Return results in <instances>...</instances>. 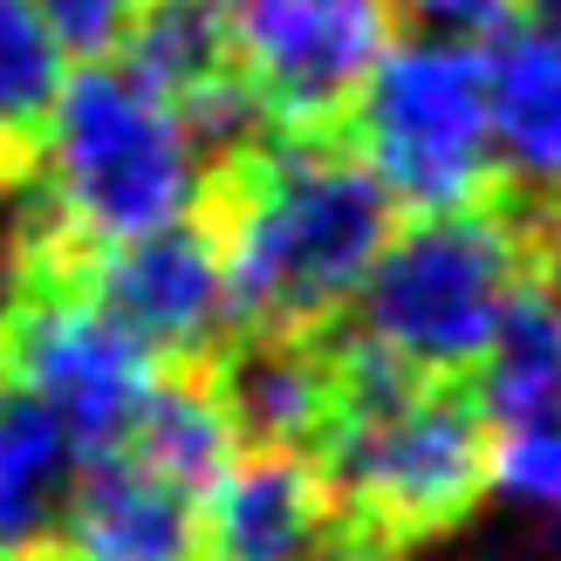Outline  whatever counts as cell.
I'll return each instance as SVG.
<instances>
[{
  "label": "cell",
  "mask_w": 561,
  "mask_h": 561,
  "mask_svg": "<svg viewBox=\"0 0 561 561\" xmlns=\"http://www.w3.org/2000/svg\"><path fill=\"white\" fill-rule=\"evenodd\" d=\"M535 27H548V35L561 42V0H535Z\"/></svg>",
  "instance_id": "44dd1931"
},
{
  "label": "cell",
  "mask_w": 561,
  "mask_h": 561,
  "mask_svg": "<svg viewBox=\"0 0 561 561\" xmlns=\"http://www.w3.org/2000/svg\"><path fill=\"white\" fill-rule=\"evenodd\" d=\"M356 124V158L390 206L459 213L493 179L486 145V62L480 48L404 35L383 42L370 76L343 103Z\"/></svg>",
  "instance_id": "277c9868"
},
{
  "label": "cell",
  "mask_w": 561,
  "mask_h": 561,
  "mask_svg": "<svg viewBox=\"0 0 561 561\" xmlns=\"http://www.w3.org/2000/svg\"><path fill=\"white\" fill-rule=\"evenodd\" d=\"M554 514H561V507H554Z\"/></svg>",
  "instance_id": "cb8c5ba5"
},
{
  "label": "cell",
  "mask_w": 561,
  "mask_h": 561,
  "mask_svg": "<svg viewBox=\"0 0 561 561\" xmlns=\"http://www.w3.org/2000/svg\"><path fill=\"white\" fill-rule=\"evenodd\" d=\"M0 370H14L21 398H35L62 425L76 459H110L124 453L158 356L124 335L82 288H48L14 301L8 335H0Z\"/></svg>",
  "instance_id": "8992f818"
},
{
  "label": "cell",
  "mask_w": 561,
  "mask_h": 561,
  "mask_svg": "<svg viewBox=\"0 0 561 561\" xmlns=\"http://www.w3.org/2000/svg\"><path fill=\"white\" fill-rule=\"evenodd\" d=\"M480 561H541V554H520V548H500V554H480Z\"/></svg>",
  "instance_id": "7402d4cb"
},
{
  "label": "cell",
  "mask_w": 561,
  "mask_h": 561,
  "mask_svg": "<svg viewBox=\"0 0 561 561\" xmlns=\"http://www.w3.org/2000/svg\"><path fill=\"white\" fill-rule=\"evenodd\" d=\"M42 172L82 247L164 233L206 199V151L192 145L179 103L103 55L69 69L55 90L42 117Z\"/></svg>",
  "instance_id": "7a4b0ae2"
},
{
  "label": "cell",
  "mask_w": 561,
  "mask_h": 561,
  "mask_svg": "<svg viewBox=\"0 0 561 561\" xmlns=\"http://www.w3.org/2000/svg\"><path fill=\"white\" fill-rule=\"evenodd\" d=\"M35 8L55 27V42L90 62V55H110L124 42V27H130V14L145 8V0H35Z\"/></svg>",
  "instance_id": "ffe728a7"
},
{
  "label": "cell",
  "mask_w": 561,
  "mask_h": 561,
  "mask_svg": "<svg viewBox=\"0 0 561 561\" xmlns=\"http://www.w3.org/2000/svg\"><path fill=\"white\" fill-rule=\"evenodd\" d=\"M486 486L500 500L520 507H561V417L541 425H507L500 438H486Z\"/></svg>",
  "instance_id": "ac0fdd59"
},
{
  "label": "cell",
  "mask_w": 561,
  "mask_h": 561,
  "mask_svg": "<svg viewBox=\"0 0 561 561\" xmlns=\"http://www.w3.org/2000/svg\"><path fill=\"white\" fill-rule=\"evenodd\" d=\"M55 535H62L69 561H206L199 500L130 453L76 466Z\"/></svg>",
  "instance_id": "9c48e42d"
},
{
  "label": "cell",
  "mask_w": 561,
  "mask_h": 561,
  "mask_svg": "<svg viewBox=\"0 0 561 561\" xmlns=\"http://www.w3.org/2000/svg\"><path fill=\"white\" fill-rule=\"evenodd\" d=\"M124 69L158 82L164 96H185L199 82L233 69V35L219 0H145L124 27Z\"/></svg>",
  "instance_id": "2e32d148"
},
{
  "label": "cell",
  "mask_w": 561,
  "mask_h": 561,
  "mask_svg": "<svg viewBox=\"0 0 561 561\" xmlns=\"http://www.w3.org/2000/svg\"><path fill=\"white\" fill-rule=\"evenodd\" d=\"M8 316H14V301H0V335H8Z\"/></svg>",
  "instance_id": "603a6c76"
},
{
  "label": "cell",
  "mask_w": 561,
  "mask_h": 561,
  "mask_svg": "<svg viewBox=\"0 0 561 561\" xmlns=\"http://www.w3.org/2000/svg\"><path fill=\"white\" fill-rule=\"evenodd\" d=\"M69 76V48L55 42L35 0H0V151L27 145V130H42L55 90Z\"/></svg>",
  "instance_id": "e0dca14e"
},
{
  "label": "cell",
  "mask_w": 561,
  "mask_h": 561,
  "mask_svg": "<svg viewBox=\"0 0 561 561\" xmlns=\"http://www.w3.org/2000/svg\"><path fill=\"white\" fill-rule=\"evenodd\" d=\"M124 453L145 459L151 472H164L172 486H185L192 500H199L240 445L227 432V417H219V398H213L206 377H185V370L164 377L158 370L151 390H145V404H137V417H130Z\"/></svg>",
  "instance_id": "9a60e30c"
},
{
  "label": "cell",
  "mask_w": 561,
  "mask_h": 561,
  "mask_svg": "<svg viewBox=\"0 0 561 561\" xmlns=\"http://www.w3.org/2000/svg\"><path fill=\"white\" fill-rule=\"evenodd\" d=\"M527 288V247L500 213H417L383 240L356 301V343L383 350L417 383L466 377Z\"/></svg>",
  "instance_id": "3957f363"
},
{
  "label": "cell",
  "mask_w": 561,
  "mask_h": 561,
  "mask_svg": "<svg viewBox=\"0 0 561 561\" xmlns=\"http://www.w3.org/2000/svg\"><path fill=\"white\" fill-rule=\"evenodd\" d=\"M213 398L240 453H301L335 417V363L301 335L261 329L254 343L227 350Z\"/></svg>",
  "instance_id": "8fae6325"
},
{
  "label": "cell",
  "mask_w": 561,
  "mask_h": 561,
  "mask_svg": "<svg viewBox=\"0 0 561 561\" xmlns=\"http://www.w3.org/2000/svg\"><path fill=\"white\" fill-rule=\"evenodd\" d=\"M76 445L21 390H0V561L42 554L76 486Z\"/></svg>",
  "instance_id": "4fadbf2b"
},
{
  "label": "cell",
  "mask_w": 561,
  "mask_h": 561,
  "mask_svg": "<svg viewBox=\"0 0 561 561\" xmlns=\"http://www.w3.org/2000/svg\"><path fill=\"white\" fill-rule=\"evenodd\" d=\"M110 322L137 335L151 356L172 363H199L227 343L233 329V295H227V267H219V240L199 233L192 219L145 240H117L96 247L90 280H82Z\"/></svg>",
  "instance_id": "ba28073f"
},
{
  "label": "cell",
  "mask_w": 561,
  "mask_h": 561,
  "mask_svg": "<svg viewBox=\"0 0 561 561\" xmlns=\"http://www.w3.org/2000/svg\"><path fill=\"white\" fill-rule=\"evenodd\" d=\"M390 14H404L411 35L486 48L493 35H507V27L520 21V0H390Z\"/></svg>",
  "instance_id": "d6986e66"
},
{
  "label": "cell",
  "mask_w": 561,
  "mask_h": 561,
  "mask_svg": "<svg viewBox=\"0 0 561 561\" xmlns=\"http://www.w3.org/2000/svg\"><path fill=\"white\" fill-rule=\"evenodd\" d=\"M493 164L535 199H561V42L535 21L480 48Z\"/></svg>",
  "instance_id": "7c38bea8"
},
{
  "label": "cell",
  "mask_w": 561,
  "mask_h": 561,
  "mask_svg": "<svg viewBox=\"0 0 561 561\" xmlns=\"http://www.w3.org/2000/svg\"><path fill=\"white\" fill-rule=\"evenodd\" d=\"M199 535L213 561H308L329 535L322 466L301 453H233L199 493Z\"/></svg>",
  "instance_id": "30bf717a"
},
{
  "label": "cell",
  "mask_w": 561,
  "mask_h": 561,
  "mask_svg": "<svg viewBox=\"0 0 561 561\" xmlns=\"http://www.w3.org/2000/svg\"><path fill=\"white\" fill-rule=\"evenodd\" d=\"M329 507H356L363 527L432 535L480 507L486 417L445 383H411L383 404H335L322 432Z\"/></svg>",
  "instance_id": "5b68a950"
},
{
  "label": "cell",
  "mask_w": 561,
  "mask_h": 561,
  "mask_svg": "<svg viewBox=\"0 0 561 561\" xmlns=\"http://www.w3.org/2000/svg\"><path fill=\"white\" fill-rule=\"evenodd\" d=\"M240 76L288 124L335 117L390 42V0H219Z\"/></svg>",
  "instance_id": "52a82bcc"
},
{
  "label": "cell",
  "mask_w": 561,
  "mask_h": 561,
  "mask_svg": "<svg viewBox=\"0 0 561 561\" xmlns=\"http://www.w3.org/2000/svg\"><path fill=\"white\" fill-rule=\"evenodd\" d=\"M480 370V417L486 425H541L561 417V295L554 288H520L507 322L493 329Z\"/></svg>",
  "instance_id": "5bb4252c"
},
{
  "label": "cell",
  "mask_w": 561,
  "mask_h": 561,
  "mask_svg": "<svg viewBox=\"0 0 561 561\" xmlns=\"http://www.w3.org/2000/svg\"><path fill=\"white\" fill-rule=\"evenodd\" d=\"M383 185L363 172L356 151L322 137H280L240 172V192L219 233L233 322L301 335L343 308L370 261L383 254L390 227Z\"/></svg>",
  "instance_id": "6da1fadb"
}]
</instances>
